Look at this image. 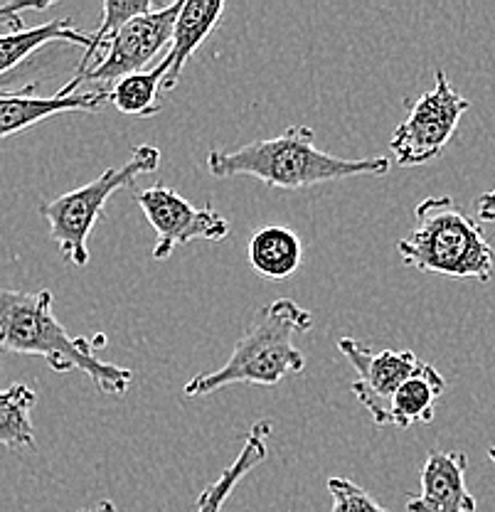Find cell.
I'll return each mask as SVG.
<instances>
[{"instance_id":"obj_4","label":"cell","mask_w":495,"mask_h":512,"mask_svg":"<svg viewBox=\"0 0 495 512\" xmlns=\"http://www.w3.org/2000/svg\"><path fill=\"white\" fill-rule=\"evenodd\" d=\"M402 261L422 274L473 279L488 284L495 271V249L481 224L451 197H427L414 207V227L397 242Z\"/></svg>"},{"instance_id":"obj_23","label":"cell","mask_w":495,"mask_h":512,"mask_svg":"<svg viewBox=\"0 0 495 512\" xmlns=\"http://www.w3.org/2000/svg\"><path fill=\"white\" fill-rule=\"evenodd\" d=\"M23 67L20 69H15V72H8V74H3V77H0V94H5L8 92L10 87H13L15 82H18V79H23Z\"/></svg>"},{"instance_id":"obj_24","label":"cell","mask_w":495,"mask_h":512,"mask_svg":"<svg viewBox=\"0 0 495 512\" xmlns=\"http://www.w3.org/2000/svg\"><path fill=\"white\" fill-rule=\"evenodd\" d=\"M77 512H119V510H116V505L111 503V500H101V503L89 505V508H82Z\"/></svg>"},{"instance_id":"obj_19","label":"cell","mask_w":495,"mask_h":512,"mask_svg":"<svg viewBox=\"0 0 495 512\" xmlns=\"http://www.w3.org/2000/svg\"><path fill=\"white\" fill-rule=\"evenodd\" d=\"M153 8H156V3H153V0H106L104 10H101L99 28L92 32L89 50L84 52V60L79 62L74 77H79V74L87 72V69L97 62V57L104 55L106 47H109V42L116 37V32L124 28L129 20L138 18V15H143V13H151Z\"/></svg>"},{"instance_id":"obj_11","label":"cell","mask_w":495,"mask_h":512,"mask_svg":"<svg viewBox=\"0 0 495 512\" xmlns=\"http://www.w3.org/2000/svg\"><path fill=\"white\" fill-rule=\"evenodd\" d=\"M37 82L18 92L0 94V141L3 138L23 133L42 121L57 114H74V111H89L97 114L104 104H109V89L106 92H77L55 96H37Z\"/></svg>"},{"instance_id":"obj_2","label":"cell","mask_w":495,"mask_h":512,"mask_svg":"<svg viewBox=\"0 0 495 512\" xmlns=\"http://www.w3.org/2000/svg\"><path fill=\"white\" fill-rule=\"evenodd\" d=\"M205 168L212 178H254L269 188L306 190L360 175L390 173V158H340L316 148V133L291 126L276 138H259L237 151H210Z\"/></svg>"},{"instance_id":"obj_1","label":"cell","mask_w":495,"mask_h":512,"mask_svg":"<svg viewBox=\"0 0 495 512\" xmlns=\"http://www.w3.org/2000/svg\"><path fill=\"white\" fill-rule=\"evenodd\" d=\"M104 338H74L52 311V291L28 293L0 286V355H37L57 375L79 370L104 394L129 392L133 372L129 367L99 360L97 348Z\"/></svg>"},{"instance_id":"obj_9","label":"cell","mask_w":495,"mask_h":512,"mask_svg":"<svg viewBox=\"0 0 495 512\" xmlns=\"http://www.w3.org/2000/svg\"><path fill=\"white\" fill-rule=\"evenodd\" d=\"M338 350L358 372V380L350 384V392L363 404L365 412L372 416L375 426L382 429V426H387L392 397L414 372H419L424 360L412 350L372 352L355 338H348V335L338 340Z\"/></svg>"},{"instance_id":"obj_10","label":"cell","mask_w":495,"mask_h":512,"mask_svg":"<svg viewBox=\"0 0 495 512\" xmlns=\"http://www.w3.org/2000/svg\"><path fill=\"white\" fill-rule=\"evenodd\" d=\"M466 471V453L431 448L422 466V490L407 500V512H476Z\"/></svg>"},{"instance_id":"obj_6","label":"cell","mask_w":495,"mask_h":512,"mask_svg":"<svg viewBox=\"0 0 495 512\" xmlns=\"http://www.w3.org/2000/svg\"><path fill=\"white\" fill-rule=\"evenodd\" d=\"M468 109L471 104L466 96L451 87L444 69H436L434 89L414 101L407 119L392 133L390 148L397 163L402 168H417L439 158Z\"/></svg>"},{"instance_id":"obj_13","label":"cell","mask_w":495,"mask_h":512,"mask_svg":"<svg viewBox=\"0 0 495 512\" xmlns=\"http://www.w3.org/2000/svg\"><path fill=\"white\" fill-rule=\"evenodd\" d=\"M249 264L262 279L286 281L301 269L303 264V242L289 227L271 224L262 227L249 239Z\"/></svg>"},{"instance_id":"obj_7","label":"cell","mask_w":495,"mask_h":512,"mask_svg":"<svg viewBox=\"0 0 495 512\" xmlns=\"http://www.w3.org/2000/svg\"><path fill=\"white\" fill-rule=\"evenodd\" d=\"M183 3L156 5L151 13H143L129 20L114 40L109 42L106 52L97 57V62L79 77H72L62 94H77L84 82H106L116 84L119 79L141 74L151 69V62L161 55L163 47H170L175 20H178Z\"/></svg>"},{"instance_id":"obj_8","label":"cell","mask_w":495,"mask_h":512,"mask_svg":"<svg viewBox=\"0 0 495 512\" xmlns=\"http://www.w3.org/2000/svg\"><path fill=\"white\" fill-rule=\"evenodd\" d=\"M136 202L143 217L156 229L158 242L153 247V259L165 261L175 247L190 242H225L232 224L225 215L212 207H195L180 192L168 185L138 190Z\"/></svg>"},{"instance_id":"obj_16","label":"cell","mask_w":495,"mask_h":512,"mask_svg":"<svg viewBox=\"0 0 495 512\" xmlns=\"http://www.w3.org/2000/svg\"><path fill=\"white\" fill-rule=\"evenodd\" d=\"M269 436V421H257V424L249 429L237 458L222 471V476L217 478L215 483L207 485V488L198 495V508H195V512H222L225 503L230 500L232 490L239 485V480H244L249 471H254L259 463L266 461V456H269Z\"/></svg>"},{"instance_id":"obj_3","label":"cell","mask_w":495,"mask_h":512,"mask_svg":"<svg viewBox=\"0 0 495 512\" xmlns=\"http://www.w3.org/2000/svg\"><path fill=\"white\" fill-rule=\"evenodd\" d=\"M313 328L311 311L291 298H279L262 308L257 323L237 340L230 360L215 372H200L185 382V397H207L230 384H259L274 387L284 377L301 375L306 357L294 345L298 333Z\"/></svg>"},{"instance_id":"obj_20","label":"cell","mask_w":495,"mask_h":512,"mask_svg":"<svg viewBox=\"0 0 495 512\" xmlns=\"http://www.w3.org/2000/svg\"><path fill=\"white\" fill-rule=\"evenodd\" d=\"M328 493L333 495V512H387L367 490L348 478H330Z\"/></svg>"},{"instance_id":"obj_15","label":"cell","mask_w":495,"mask_h":512,"mask_svg":"<svg viewBox=\"0 0 495 512\" xmlns=\"http://www.w3.org/2000/svg\"><path fill=\"white\" fill-rule=\"evenodd\" d=\"M446 392V380L434 365L424 362L419 372H414L397 394L392 397L390 414H387V426H409L429 424L436 414V402Z\"/></svg>"},{"instance_id":"obj_21","label":"cell","mask_w":495,"mask_h":512,"mask_svg":"<svg viewBox=\"0 0 495 512\" xmlns=\"http://www.w3.org/2000/svg\"><path fill=\"white\" fill-rule=\"evenodd\" d=\"M52 3H3L0 5V28H8L10 32L23 30V20L20 15L30 13V10H45Z\"/></svg>"},{"instance_id":"obj_14","label":"cell","mask_w":495,"mask_h":512,"mask_svg":"<svg viewBox=\"0 0 495 512\" xmlns=\"http://www.w3.org/2000/svg\"><path fill=\"white\" fill-rule=\"evenodd\" d=\"M50 42H67V45H77L87 52L92 32L74 28L69 18H55L45 25H37V28H23L0 35V77L20 69V64Z\"/></svg>"},{"instance_id":"obj_17","label":"cell","mask_w":495,"mask_h":512,"mask_svg":"<svg viewBox=\"0 0 495 512\" xmlns=\"http://www.w3.org/2000/svg\"><path fill=\"white\" fill-rule=\"evenodd\" d=\"M35 404L37 394L28 384H10L8 389H0V446L10 451L35 448Z\"/></svg>"},{"instance_id":"obj_12","label":"cell","mask_w":495,"mask_h":512,"mask_svg":"<svg viewBox=\"0 0 495 512\" xmlns=\"http://www.w3.org/2000/svg\"><path fill=\"white\" fill-rule=\"evenodd\" d=\"M222 13H225V3H220V0H188V3H183L178 20H175L170 47L165 52L168 74L163 79V92H173L178 87L185 64L210 37V32L217 28Z\"/></svg>"},{"instance_id":"obj_22","label":"cell","mask_w":495,"mask_h":512,"mask_svg":"<svg viewBox=\"0 0 495 512\" xmlns=\"http://www.w3.org/2000/svg\"><path fill=\"white\" fill-rule=\"evenodd\" d=\"M476 215L481 222H493L495 220V188L481 197L476 202Z\"/></svg>"},{"instance_id":"obj_18","label":"cell","mask_w":495,"mask_h":512,"mask_svg":"<svg viewBox=\"0 0 495 512\" xmlns=\"http://www.w3.org/2000/svg\"><path fill=\"white\" fill-rule=\"evenodd\" d=\"M165 74H168V60L163 57L148 72L119 79L109 89V104H114L121 114L141 116V119H151V116L161 114V106L156 104V96L163 89Z\"/></svg>"},{"instance_id":"obj_5","label":"cell","mask_w":495,"mask_h":512,"mask_svg":"<svg viewBox=\"0 0 495 512\" xmlns=\"http://www.w3.org/2000/svg\"><path fill=\"white\" fill-rule=\"evenodd\" d=\"M161 158L156 146L143 143L133 148L129 163L104 170L92 183L42 202L40 215L50 224V239L60 247L65 261L79 269L89 264V237L104 217L106 202L119 190L131 188L143 173H156Z\"/></svg>"}]
</instances>
